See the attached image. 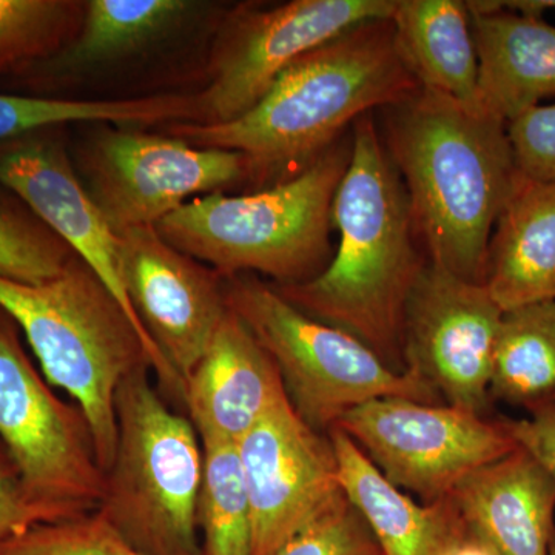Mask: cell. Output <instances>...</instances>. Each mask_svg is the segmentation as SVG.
<instances>
[{"mask_svg":"<svg viewBox=\"0 0 555 555\" xmlns=\"http://www.w3.org/2000/svg\"><path fill=\"white\" fill-rule=\"evenodd\" d=\"M383 112L379 134L427 261L485 284L496 219L524 178L507 124L423 87Z\"/></svg>","mask_w":555,"mask_h":555,"instance_id":"obj_1","label":"cell"},{"mask_svg":"<svg viewBox=\"0 0 555 555\" xmlns=\"http://www.w3.org/2000/svg\"><path fill=\"white\" fill-rule=\"evenodd\" d=\"M420 87L389 17L357 25L302 54L238 119L169 124L166 130L195 147L241 153L255 182L286 181L361 116L397 104Z\"/></svg>","mask_w":555,"mask_h":555,"instance_id":"obj_2","label":"cell"},{"mask_svg":"<svg viewBox=\"0 0 555 555\" xmlns=\"http://www.w3.org/2000/svg\"><path fill=\"white\" fill-rule=\"evenodd\" d=\"M332 228L339 240L327 268L306 283L273 288L306 315L353 335L389 366L406 371L404 312L427 259L416 248L406 189L374 113L352 126V152L332 207Z\"/></svg>","mask_w":555,"mask_h":555,"instance_id":"obj_3","label":"cell"},{"mask_svg":"<svg viewBox=\"0 0 555 555\" xmlns=\"http://www.w3.org/2000/svg\"><path fill=\"white\" fill-rule=\"evenodd\" d=\"M352 152V134L331 145L297 177L268 190L189 201L155 225L182 254L211 266L221 280L272 278L294 286L320 275L331 258L332 207Z\"/></svg>","mask_w":555,"mask_h":555,"instance_id":"obj_4","label":"cell"},{"mask_svg":"<svg viewBox=\"0 0 555 555\" xmlns=\"http://www.w3.org/2000/svg\"><path fill=\"white\" fill-rule=\"evenodd\" d=\"M0 309L24 332L49 385L65 390L86 415L107 473L118 444L116 390L131 372L152 369L126 310L78 257L39 286L0 278Z\"/></svg>","mask_w":555,"mask_h":555,"instance_id":"obj_5","label":"cell"},{"mask_svg":"<svg viewBox=\"0 0 555 555\" xmlns=\"http://www.w3.org/2000/svg\"><path fill=\"white\" fill-rule=\"evenodd\" d=\"M150 371L137 369L116 390L118 444L96 513L144 555H203V443L192 422L160 398Z\"/></svg>","mask_w":555,"mask_h":555,"instance_id":"obj_6","label":"cell"},{"mask_svg":"<svg viewBox=\"0 0 555 555\" xmlns=\"http://www.w3.org/2000/svg\"><path fill=\"white\" fill-rule=\"evenodd\" d=\"M228 308L275 361L297 414L317 433L378 398L438 404L441 397L416 372L397 371L363 341L306 315L254 275L222 280Z\"/></svg>","mask_w":555,"mask_h":555,"instance_id":"obj_7","label":"cell"},{"mask_svg":"<svg viewBox=\"0 0 555 555\" xmlns=\"http://www.w3.org/2000/svg\"><path fill=\"white\" fill-rule=\"evenodd\" d=\"M0 443L25 495L49 524L94 513L105 474L78 404L61 400L25 353L20 327L0 309Z\"/></svg>","mask_w":555,"mask_h":555,"instance_id":"obj_8","label":"cell"},{"mask_svg":"<svg viewBox=\"0 0 555 555\" xmlns=\"http://www.w3.org/2000/svg\"><path fill=\"white\" fill-rule=\"evenodd\" d=\"M335 427L393 485L425 503L449 499L463 478L518 448L503 423L406 398L367 401L346 412Z\"/></svg>","mask_w":555,"mask_h":555,"instance_id":"obj_9","label":"cell"},{"mask_svg":"<svg viewBox=\"0 0 555 555\" xmlns=\"http://www.w3.org/2000/svg\"><path fill=\"white\" fill-rule=\"evenodd\" d=\"M397 0H292L233 14L211 53L210 82L195 94V124H224L254 108L281 73L357 25L389 20Z\"/></svg>","mask_w":555,"mask_h":555,"instance_id":"obj_10","label":"cell"},{"mask_svg":"<svg viewBox=\"0 0 555 555\" xmlns=\"http://www.w3.org/2000/svg\"><path fill=\"white\" fill-rule=\"evenodd\" d=\"M83 184L116 235L156 225L198 195L247 177L241 153L182 139L105 127L83 153ZM82 181V179H80Z\"/></svg>","mask_w":555,"mask_h":555,"instance_id":"obj_11","label":"cell"},{"mask_svg":"<svg viewBox=\"0 0 555 555\" xmlns=\"http://www.w3.org/2000/svg\"><path fill=\"white\" fill-rule=\"evenodd\" d=\"M502 317L483 283L426 261L404 312V369L426 379L449 406L483 415Z\"/></svg>","mask_w":555,"mask_h":555,"instance_id":"obj_12","label":"cell"},{"mask_svg":"<svg viewBox=\"0 0 555 555\" xmlns=\"http://www.w3.org/2000/svg\"><path fill=\"white\" fill-rule=\"evenodd\" d=\"M236 447L254 520V555H275L346 502L331 438L313 430L287 396Z\"/></svg>","mask_w":555,"mask_h":555,"instance_id":"obj_13","label":"cell"},{"mask_svg":"<svg viewBox=\"0 0 555 555\" xmlns=\"http://www.w3.org/2000/svg\"><path fill=\"white\" fill-rule=\"evenodd\" d=\"M50 127L0 142V182L17 196L82 259L118 299L138 328L160 387L184 400V383L160 357L131 308L120 275V240L102 217L76 175L60 131Z\"/></svg>","mask_w":555,"mask_h":555,"instance_id":"obj_14","label":"cell"},{"mask_svg":"<svg viewBox=\"0 0 555 555\" xmlns=\"http://www.w3.org/2000/svg\"><path fill=\"white\" fill-rule=\"evenodd\" d=\"M119 240L131 308L185 386L229 310L221 276L167 243L155 225L127 230Z\"/></svg>","mask_w":555,"mask_h":555,"instance_id":"obj_15","label":"cell"},{"mask_svg":"<svg viewBox=\"0 0 555 555\" xmlns=\"http://www.w3.org/2000/svg\"><path fill=\"white\" fill-rule=\"evenodd\" d=\"M283 397L275 361L229 309L185 379L184 404L201 440L238 443Z\"/></svg>","mask_w":555,"mask_h":555,"instance_id":"obj_16","label":"cell"},{"mask_svg":"<svg viewBox=\"0 0 555 555\" xmlns=\"http://www.w3.org/2000/svg\"><path fill=\"white\" fill-rule=\"evenodd\" d=\"M470 534L499 555H550L555 480L524 449L463 478L449 495Z\"/></svg>","mask_w":555,"mask_h":555,"instance_id":"obj_17","label":"cell"},{"mask_svg":"<svg viewBox=\"0 0 555 555\" xmlns=\"http://www.w3.org/2000/svg\"><path fill=\"white\" fill-rule=\"evenodd\" d=\"M466 3L477 50L480 107L509 124L555 96V27L492 0Z\"/></svg>","mask_w":555,"mask_h":555,"instance_id":"obj_18","label":"cell"},{"mask_svg":"<svg viewBox=\"0 0 555 555\" xmlns=\"http://www.w3.org/2000/svg\"><path fill=\"white\" fill-rule=\"evenodd\" d=\"M343 494L377 540L383 555H438L467 532L451 500L414 502L338 427L328 430Z\"/></svg>","mask_w":555,"mask_h":555,"instance_id":"obj_19","label":"cell"},{"mask_svg":"<svg viewBox=\"0 0 555 555\" xmlns=\"http://www.w3.org/2000/svg\"><path fill=\"white\" fill-rule=\"evenodd\" d=\"M485 286L503 312L555 301V184L518 182L489 241Z\"/></svg>","mask_w":555,"mask_h":555,"instance_id":"obj_20","label":"cell"},{"mask_svg":"<svg viewBox=\"0 0 555 555\" xmlns=\"http://www.w3.org/2000/svg\"><path fill=\"white\" fill-rule=\"evenodd\" d=\"M198 7L188 0H90L64 49L16 73L33 90L138 53L177 28Z\"/></svg>","mask_w":555,"mask_h":555,"instance_id":"obj_21","label":"cell"},{"mask_svg":"<svg viewBox=\"0 0 555 555\" xmlns=\"http://www.w3.org/2000/svg\"><path fill=\"white\" fill-rule=\"evenodd\" d=\"M398 46L423 89L467 108L478 100V60L470 13L460 0H397L392 14Z\"/></svg>","mask_w":555,"mask_h":555,"instance_id":"obj_22","label":"cell"},{"mask_svg":"<svg viewBox=\"0 0 555 555\" xmlns=\"http://www.w3.org/2000/svg\"><path fill=\"white\" fill-rule=\"evenodd\" d=\"M489 397L518 406L555 400V301L503 312Z\"/></svg>","mask_w":555,"mask_h":555,"instance_id":"obj_23","label":"cell"},{"mask_svg":"<svg viewBox=\"0 0 555 555\" xmlns=\"http://www.w3.org/2000/svg\"><path fill=\"white\" fill-rule=\"evenodd\" d=\"M181 116V101L175 94L130 98V100L80 101L33 94L0 93V142L50 127L67 124L105 126H158Z\"/></svg>","mask_w":555,"mask_h":555,"instance_id":"obj_24","label":"cell"},{"mask_svg":"<svg viewBox=\"0 0 555 555\" xmlns=\"http://www.w3.org/2000/svg\"><path fill=\"white\" fill-rule=\"evenodd\" d=\"M204 470L198 496L203 555H254V520L236 443L201 440Z\"/></svg>","mask_w":555,"mask_h":555,"instance_id":"obj_25","label":"cell"},{"mask_svg":"<svg viewBox=\"0 0 555 555\" xmlns=\"http://www.w3.org/2000/svg\"><path fill=\"white\" fill-rule=\"evenodd\" d=\"M86 3L0 0V75L49 60L75 38Z\"/></svg>","mask_w":555,"mask_h":555,"instance_id":"obj_26","label":"cell"},{"mask_svg":"<svg viewBox=\"0 0 555 555\" xmlns=\"http://www.w3.org/2000/svg\"><path fill=\"white\" fill-rule=\"evenodd\" d=\"M75 258L68 244L0 182V278L39 286L62 275Z\"/></svg>","mask_w":555,"mask_h":555,"instance_id":"obj_27","label":"cell"},{"mask_svg":"<svg viewBox=\"0 0 555 555\" xmlns=\"http://www.w3.org/2000/svg\"><path fill=\"white\" fill-rule=\"evenodd\" d=\"M0 555H144L94 511L69 520L31 526L0 542Z\"/></svg>","mask_w":555,"mask_h":555,"instance_id":"obj_28","label":"cell"},{"mask_svg":"<svg viewBox=\"0 0 555 555\" xmlns=\"http://www.w3.org/2000/svg\"><path fill=\"white\" fill-rule=\"evenodd\" d=\"M275 555H383L371 529L349 502L310 525Z\"/></svg>","mask_w":555,"mask_h":555,"instance_id":"obj_29","label":"cell"},{"mask_svg":"<svg viewBox=\"0 0 555 555\" xmlns=\"http://www.w3.org/2000/svg\"><path fill=\"white\" fill-rule=\"evenodd\" d=\"M521 177L555 184V105H537L507 124Z\"/></svg>","mask_w":555,"mask_h":555,"instance_id":"obj_30","label":"cell"},{"mask_svg":"<svg viewBox=\"0 0 555 555\" xmlns=\"http://www.w3.org/2000/svg\"><path fill=\"white\" fill-rule=\"evenodd\" d=\"M40 524L49 520L25 495L20 474L0 443V542Z\"/></svg>","mask_w":555,"mask_h":555,"instance_id":"obj_31","label":"cell"},{"mask_svg":"<svg viewBox=\"0 0 555 555\" xmlns=\"http://www.w3.org/2000/svg\"><path fill=\"white\" fill-rule=\"evenodd\" d=\"M503 425L517 447L542 463L555 480V404L540 408L531 418Z\"/></svg>","mask_w":555,"mask_h":555,"instance_id":"obj_32","label":"cell"},{"mask_svg":"<svg viewBox=\"0 0 555 555\" xmlns=\"http://www.w3.org/2000/svg\"><path fill=\"white\" fill-rule=\"evenodd\" d=\"M438 555H499L492 550L488 543L478 537L470 534L469 531L465 532L462 537L454 540L451 545L444 547Z\"/></svg>","mask_w":555,"mask_h":555,"instance_id":"obj_33","label":"cell"},{"mask_svg":"<svg viewBox=\"0 0 555 555\" xmlns=\"http://www.w3.org/2000/svg\"><path fill=\"white\" fill-rule=\"evenodd\" d=\"M500 3H502L503 9L534 17H543L545 11L555 10V0H517V2Z\"/></svg>","mask_w":555,"mask_h":555,"instance_id":"obj_34","label":"cell"},{"mask_svg":"<svg viewBox=\"0 0 555 555\" xmlns=\"http://www.w3.org/2000/svg\"><path fill=\"white\" fill-rule=\"evenodd\" d=\"M550 555H555V534L553 537V540H551Z\"/></svg>","mask_w":555,"mask_h":555,"instance_id":"obj_35","label":"cell"}]
</instances>
